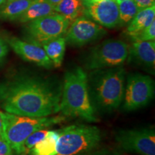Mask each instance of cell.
Segmentation results:
<instances>
[{
    "label": "cell",
    "mask_w": 155,
    "mask_h": 155,
    "mask_svg": "<svg viewBox=\"0 0 155 155\" xmlns=\"http://www.w3.org/2000/svg\"><path fill=\"white\" fill-rule=\"evenodd\" d=\"M133 1L137 5L139 10L155 5V0H133Z\"/></svg>",
    "instance_id": "d4e9b609"
},
{
    "label": "cell",
    "mask_w": 155,
    "mask_h": 155,
    "mask_svg": "<svg viewBox=\"0 0 155 155\" xmlns=\"http://www.w3.org/2000/svg\"><path fill=\"white\" fill-rule=\"evenodd\" d=\"M56 155H81L93 151L101 140L100 129L95 126L71 125L58 130Z\"/></svg>",
    "instance_id": "5b68a950"
},
{
    "label": "cell",
    "mask_w": 155,
    "mask_h": 155,
    "mask_svg": "<svg viewBox=\"0 0 155 155\" xmlns=\"http://www.w3.org/2000/svg\"><path fill=\"white\" fill-rule=\"evenodd\" d=\"M55 13L54 7L46 0H34L24 13L17 20L22 23H28L37 19Z\"/></svg>",
    "instance_id": "9a60e30c"
},
{
    "label": "cell",
    "mask_w": 155,
    "mask_h": 155,
    "mask_svg": "<svg viewBox=\"0 0 155 155\" xmlns=\"http://www.w3.org/2000/svg\"><path fill=\"white\" fill-rule=\"evenodd\" d=\"M132 41H152L155 39V21L139 33L130 38Z\"/></svg>",
    "instance_id": "7402d4cb"
},
{
    "label": "cell",
    "mask_w": 155,
    "mask_h": 155,
    "mask_svg": "<svg viewBox=\"0 0 155 155\" xmlns=\"http://www.w3.org/2000/svg\"><path fill=\"white\" fill-rule=\"evenodd\" d=\"M100 1H101V0H82V2L83 5H84V7H86L87 5H92V4L98 2Z\"/></svg>",
    "instance_id": "83f0119b"
},
{
    "label": "cell",
    "mask_w": 155,
    "mask_h": 155,
    "mask_svg": "<svg viewBox=\"0 0 155 155\" xmlns=\"http://www.w3.org/2000/svg\"><path fill=\"white\" fill-rule=\"evenodd\" d=\"M129 46L125 42L109 39L89 51L85 58V68L88 71L122 66L127 61Z\"/></svg>",
    "instance_id": "8992f818"
},
{
    "label": "cell",
    "mask_w": 155,
    "mask_h": 155,
    "mask_svg": "<svg viewBox=\"0 0 155 155\" xmlns=\"http://www.w3.org/2000/svg\"><path fill=\"white\" fill-rule=\"evenodd\" d=\"M60 111L65 116L78 117L88 122L98 121L89 98L87 73L81 67L70 69L64 75Z\"/></svg>",
    "instance_id": "3957f363"
},
{
    "label": "cell",
    "mask_w": 155,
    "mask_h": 155,
    "mask_svg": "<svg viewBox=\"0 0 155 155\" xmlns=\"http://www.w3.org/2000/svg\"><path fill=\"white\" fill-rule=\"evenodd\" d=\"M34 0H14L6 2L0 6V19L4 20H17Z\"/></svg>",
    "instance_id": "ac0fdd59"
},
{
    "label": "cell",
    "mask_w": 155,
    "mask_h": 155,
    "mask_svg": "<svg viewBox=\"0 0 155 155\" xmlns=\"http://www.w3.org/2000/svg\"><path fill=\"white\" fill-rule=\"evenodd\" d=\"M129 63L139 65L151 73L154 74L155 66V42L132 41L129 47Z\"/></svg>",
    "instance_id": "4fadbf2b"
},
{
    "label": "cell",
    "mask_w": 155,
    "mask_h": 155,
    "mask_svg": "<svg viewBox=\"0 0 155 155\" xmlns=\"http://www.w3.org/2000/svg\"><path fill=\"white\" fill-rule=\"evenodd\" d=\"M6 41L15 53L24 61L48 70L53 67V63L46 55L43 48L40 45L17 38H9Z\"/></svg>",
    "instance_id": "7c38bea8"
},
{
    "label": "cell",
    "mask_w": 155,
    "mask_h": 155,
    "mask_svg": "<svg viewBox=\"0 0 155 155\" xmlns=\"http://www.w3.org/2000/svg\"><path fill=\"white\" fill-rule=\"evenodd\" d=\"M42 47L53 63V67L59 68L63 63L65 55L66 42L64 37H59L45 42Z\"/></svg>",
    "instance_id": "2e32d148"
},
{
    "label": "cell",
    "mask_w": 155,
    "mask_h": 155,
    "mask_svg": "<svg viewBox=\"0 0 155 155\" xmlns=\"http://www.w3.org/2000/svg\"><path fill=\"white\" fill-rule=\"evenodd\" d=\"M70 25L66 19L55 12L28 22L25 28L27 38L42 46L45 42L65 36Z\"/></svg>",
    "instance_id": "ba28073f"
},
{
    "label": "cell",
    "mask_w": 155,
    "mask_h": 155,
    "mask_svg": "<svg viewBox=\"0 0 155 155\" xmlns=\"http://www.w3.org/2000/svg\"><path fill=\"white\" fill-rule=\"evenodd\" d=\"M119 12V26H125L132 19L139 9L133 0H124L118 2Z\"/></svg>",
    "instance_id": "ffe728a7"
},
{
    "label": "cell",
    "mask_w": 155,
    "mask_h": 155,
    "mask_svg": "<svg viewBox=\"0 0 155 155\" xmlns=\"http://www.w3.org/2000/svg\"><path fill=\"white\" fill-rule=\"evenodd\" d=\"M9 53V45L5 40L0 37V66L5 63Z\"/></svg>",
    "instance_id": "603a6c76"
},
{
    "label": "cell",
    "mask_w": 155,
    "mask_h": 155,
    "mask_svg": "<svg viewBox=\"0 0 155 155\" xmlns=\"http://www.w3.org/2000/svg\"><path fill=\"white\" fill-rule=\"evenodd\" d=\"M106 34L102 26L83 15L71 22L64 38L70 45L81 47L99 40Z\"/></svg>",
    "instance_id": "30bf717a"
},
{
    "label": "cell",
    "mask_w": 155,
    "mask_h": 155,
    "mask_svg": "<svg viewBox=\"0 0 155 155\" xmlns=\"http://www.w3.org/2000/svg\"><path fill=\"white\" fill-rule=\"evenodd\" d=\"M10 1H14V0H7L6 2H10Z\"/></svg>",
    "instance_id": "1f68e13d"
},
{
    "label": "cell",
    "mask_w": 155,
    "mask_h": 155,
    "mask_svg": "<svg viewBox=\"0 0 155 155\" xmlns=\"http://www.w3.org/2000/svg\"><path fill=\"white\" fill-rule=\"evenodd\" d=\"M81 155H118L116 153L110 152V151L104 150H99V151H96V152H93L91 151L86 154H83Z\"/></svg>",
    "instance_id": "484cf974"
},
{
    "label": "cell",
    "mask_w": 155,
    "mask_h": 155,
    "mask_svg": "<svg viewBox=\"0 0 155 155\" xmlns=\"http://www.w3.org/2000/svg\"><path fill=\"white\" fill-rule=\"evenodd\" d=\"M62 116L30 117L3 113V137L16 155H25L23 144L35 131L61 123Z\"/></svg>",
    "instance_id": "277c9868"
},
{
    "label": "cell",
    "mask_w": 155,
    "mask_h": 155,
    "mask_svg": "<svg viewBox=\"0 0 155 155\" xmlns=\"http://www.w3.org/2000/svg\"><path fill=\"white\" fill-rule=\"evenodd\" d=\"M115 140L128 152L155 155V131L152 127L121 129L116 133Z\"/></svg>",
    "instance_id": "9c48e42d"
},
{
    "label": "cell",
    "mask_w": 155,
    "mask_h": 155,
    "mask_svg": "<svg viewBox=\"0 0 155 155\" xmlns=\"http://www.w3.org/2000/svg\"><path fill=\"white\" fill-rule=\"evenodd\" d=\"M63 81L55 75L19 73L0 82V106L7 113L46 117L60 111Z\"/></svg>",
    "instance_id": "6da1fadb"
},
{
    "label": "cell",
    "mask_w": 155,
    "mask_h": 155,
    "mask_svg": "<svg viewBox=\"0 0 155 155\" xmlns=\"http://www.w3.org/2000/svg\"><path fill=\"white\" fill-rule=\"evenodd\" d=\"M84 8L82 0H62L54 7V10L71 23L78 17L83 16Z\"/></svg>",
    "instance_id": "e0dca14e"
},
{
    "label": "cell",
    "mask_w": 155,
    "mask_h": 155,
    "mask_svg": "<svg viewBox=\"0 0 155 155\" xmlns=\"http://www.w3.org/2000/svg\"><path fill=\"white\" fill-rule=\"evenodd\" d=\"M46 1H48V2L51 4V5H53L54 7H55V6L57 5L58 3L61 2L62 1V0H46Z\"/></svg>",
    "instance_id": "f1b7e54d"
},
{
    "label": "cell",
    "mask_w": 155,
    "mask_h": 155,
    "mask_svg": "<svg viewBox=\"0 0 155 155\" xmlns=\"http://www.w3.org/2000/svg\"><path fill=\"white\" fill-rule=\"evenodd\" d=\"M127 73L122 66L91 71L87 83L91 104L99 114L118 109L124 99Z\"/></svg>",
    "instance_id": "7a4b0ae2"
},
{
    "label": "cell",
    "mask_w": 155,
    "mask_h": 155,
    "mask_svg": "<svg viewBox=\"0 0 155 155\" xmlns=\"http://www.w3.org/2000/svg\"><path fill=\"white\" fill-rule=\"evenodd\" d=\"M6 1H7V0H0V6L2 5L3 4H5L6 2Z\"/></svg>",
    "instance_id": "f546056e"
},
{
    "label": "cell",
    "mask_w": 155,
    "mask_h": 155,
    "mask_svg": "<svg viewBox=\"0 0 155 155\" xmlns=\"http://www.w3.org/2000/svg\"><path fill=\"white\" fill-rule=\"evenodd\" d=\"M83 16L88 17L103 28L119 26V12L116 0H101L85 7Z\"/></svg>",
    "instance_id": "8fae6325"
},
{
    "label": "cell",
    "mask_w": 155,
    "mask_h": 155,
    "mask_svg": "<svg viewBox=\"0 0 155 155\" xmlns=\"http://www.w3.org/2000/svg\"><path fill=\"white\" fill-rule=\"evenodd\" d=\"M154 96V82L150 76L141 73H131L126 78L122 110L137 111L145 107Z\"/></svg>",
    "instance_id": "52a82bcc"
},
{
    "label": "cell",
    "mask_w": 155,
    "mask_h": 155,
    "mask_svg": "<svg viewBox=\"0 0 155 155\" xmlns=\"http://www.w3.org/2000/svg\"><path fill=\"white\" fill-rule=\"evenodd\" d=\"M48 132V130H46V129H40V130L35 131L34 133H32V134L29 136L24 142V144H23L25 155L28 154L31 149L37 143H38L39 141L42 140L45 137V136L47 135Z\"/></svg>",
    "instance_id": "44dd1931"
},
{
    "label": "cell",
    "mask_w": 155,
    "mask_h": 155,
    "mask_svg": "<svg viewBox=\"0 0 155 155\" xmlns=\"http://www.w3.org/2000/svg\"><path fill=\"white\" fill-rule=\"evenodd\" d=\"M155 21V5L139 10L127 25L126 32L129 37L136 35Z\"/></svg>",
    "instance_id": "5bb4252c"
},
{
    "label": "cell",
    "mask_w": 155,
    "mask_h": 155,
    "mask_svg": "<svg viewBox=\"0 0 155 155\" xmlns=\"http://www.w3.org/2000/svg\"><path fill=\"white\" fill-rule=\"evenodd\" d=\"M3 112L0 111V137H3Z\"/></svg>",
    "instance_id": "4316f807"
},
{
    "label": "cell",
    "mask_w": 155,
    "mask_h": 155,
    "mask_svg": "<svg viewBox=\"0 0 155 155\" xmlns=\"http://www.w3.org/2000/svg\"><path fill=\"white\" fill-rule=\"evenodd\" d=\"M0 155H14V152L8 143L1 137H0Z\"/></svg>",
    "instance_id": "cb8c5ba5"
},
{
    "label": "cell",
    "mask_w": 155,
    "mask_h": 155,
    "mask_svg": "<svg viewBox=\"0 0 155 155\" xmlns=\"http://www.w3.org/2000/svg\"><path fill=\"white\" fill-rule=\"evenodd\" d=\"M116 2H117V3L118 2H122V1H124V0H116Z\"/></svg>",
    "instance_id": "4dcf8cb0"
},
{
    "label": "cell",
    "mask_w": 155,
    "mask_h": 155,
    "mask_svg": "<svg viewBox=\"0 0 155 155\" xmlns=\"http://www.w3.org/2000/svg\"><path fill=\"white\" fill-rule=\"evenodd\" d=\"M59 132L58 131H48L45 137L31 149L29 155H56V146Z\"/></svg>",
    "instance_id": "d6986e66"
}]
</instances>
